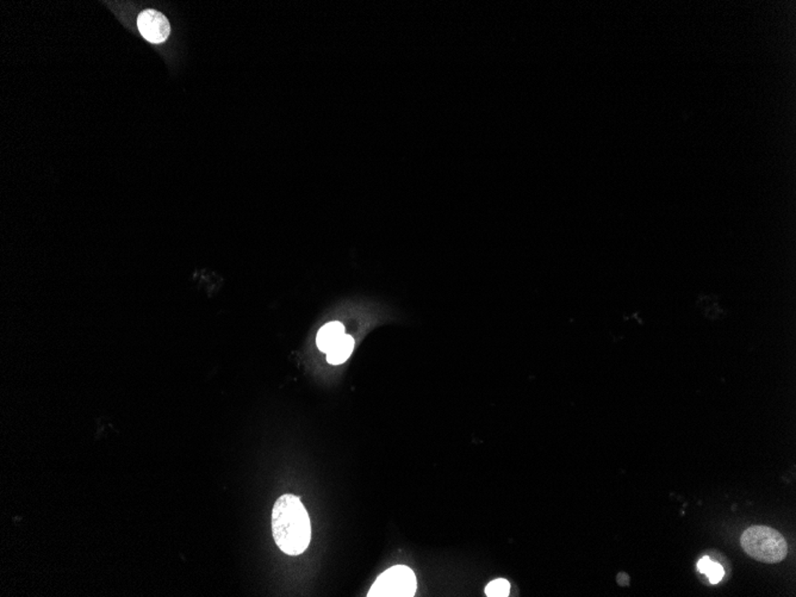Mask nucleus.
<instances>
[{
	"instance_id": "f257e3e1",
	"label": "nucleus",
	"mask_w": 796,
	"mask_h": 597,
	"mask_svg": "<svg viewBox=\"0 0 796 597\" xmlns=\"http://www.w3.org/2000/svg\"><path fill=\"white\" fill-rule=\"evenodd\" d=\"M272 533L275 544L284 554L300 556L308 549L311 540V523L308 511L298 497L287 493L274 503Z\"/></svg>"
},
{
	"instance_id": "f03ea898",
	"label": "nucleus",
	"mask_w": 796,
	"mask_h": 597,
	"mask_svg": "<svg viewBox=\"0 0 796 597\" xmlns=\"http://www.w3.org/2000/svg\"><path fill=\"white\" fill-rule=\"evenodd\" d=\"M740 544L751 558L766 564L782 562L788 554V544L784 536L766 526L748 527L743 533Z\"/></svg>"
},
{
	"instance_id": "7ed1b4c3",
	"label": "nucleus",
	"mask_w": 796,
	"mask_h": 597,
	"mask_svg": "<svg viewBox=\"0 0 796 597\" xmlns=\"http://www.w3.org/2000/svg\"><path fill=\"white\" fill-rule=\"evenodd\" d=\"M418 582L413 570L405 565L392 567L376 580L367 596L411 597L416 593Z\"/></svg>"
},
{
	"instance_id": "20e7f679",
	"label": "nucleus",
	"mask_w": 796,
	"mask_h": 597,
	"mask_svg": "<svg viewBox=\"0 0 796 597\" xmlns=\"http://www.w3.org/2000/svg\"><path fill=\"white\" fill-rule=\"evenodd\" d=\"M137 26L144 39L152 43H162L170 36V22L162 13L155 10H146L139 13Z\"/></svg>"
},
{
	"instance_id": "39448f33",
	"label": "nucleus",
	"mask_w": 796,
	"mask_h": 597,
	"mask_svg": "<svg viewBox=\"0 0 796 597\" xmlns=\"http://www.w3.org/2000/svg\"><path fill=\"white\" fill-rule=\"evenodd\" d=\"M344 334V327L342 323H327L326 326H323L318 331V336H316V344H318V349L323 353H328L329 349L341 339V336Z\"/></svg>"
},
{
	"instance_id": "423d86ee",
	"label": "nucleus",
	"mask_w": 796,
	"mask_h": 597,
	"mask_svg": "<svg viewBox=\"0 0 796 597\" xmlns=\"http://www.w3.org/2000/svg\"><path fill=\"white\" fill-rule=\"evenodd\" d=\"M353 349H354V340H353L352 336L344 334L327 353V362L331 365L344 364L351 357Z\"/></svg>"
},
{
	"instance_id": "0eeeda50",
	"label": "nucleus",
	"mask_w": 796,
	"mask_h": 597,
	"mask_svg": "<svg viewBox=\"0 0 796 597\" xmlns=\"http://www.w3.org/2000/svg\"><path fill=\"white\" fill-rule=\"evenodd\" d=\"M697 570L701 574H706L708 576L709 582L712 585H717L720 580L724 578L725 576V570L724 567L718 564V562L710 560L708 557H702V558L697 562Z\"/></svg>"
},
{
	"instance_id": "6e6552de",
	"label": "nucleus",
	"mask_w": 796,
	"mask_h": 597,
	"mask_svg": "<svg viewBox=\"0 0 796 597\" xmlns=\"http://www.w3.org/2000/svg\"><path fill=\"white\" fill-rule=\"evenodd\" d=\"M509 593V582L503 578L492 580L485 588V595L489 597H507Z\"/></svg>"
},
{
	"instance_id": "1a4fd4ad",
	"label": "nucleus",
	"mask_w": 796,
	"mask_h": 597,
	"mask_svg": "<svg viewBox=\"0 0 796 597\" xmlns=\"http://www.w3.org/2000/svg\"><path fill=\"white\" fill-rule=\"evenodd\" d=\"M617 580H618L619 583L621 585H628V583H630V577H628V575H626V574H619Z\"/></svg>"
}]
</instances>
